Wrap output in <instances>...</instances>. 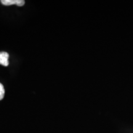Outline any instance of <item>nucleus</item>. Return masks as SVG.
Masks as SVG:
<instances>
[{"label": "nucleus", "instance_id": "nucleus-1", "mask_svg": "<svg viewBox=\"0 0 133 133\" xmlns=\"http://www.w3.org/2000/svg\"><path fill=\"white\" fill-rule=\"evenodd\" d=\"M1 2L5 6L16 4L18 6H23L25 4L24 0H2Z\"/></svg>", "mask_w": 133, "mask_h": 133}, {"label": "nucleus", "instance_id": "nucleus-2", "mask_svg": "<svg viewBox=\"0 0 133 133\" xmlns=\"http://www.w3.org/2000/svg\"><path fill=\"white\" fill-rule=\"evenodd\" d=\"M9 54L6 52H0V64L4 66L9 65Z\"/></svg>", "mask_w": 133, "mask_h": 133}, {"label": "nucleus", "instance_id": "nucleus-3", "mask_svg": "<svg viewBox=\"0 0 133 133\" xmlns=\"http://www.w3.org/2000/svg\"><path fill=\"white\" fill-rule=\"evenodd\" d=\"M4 86L1 83H0V101L2 100L3 98H4Z\"/></svg>", "mask_w": 133, "mask_h": 133}]
</instances>
